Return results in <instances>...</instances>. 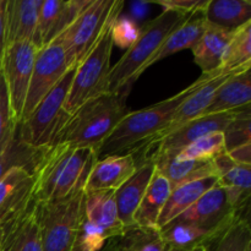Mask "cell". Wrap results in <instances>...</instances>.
Instances as JSON below:
<instances>
[{
    "instance_id": "cell-1",
    "label": "cell",
    "mask_w": 251,
    "mask_h": 251,
    "mask_svg": "<svg viewBox=\"0 0 251 251\" xmlns=\"http://www.w3.org/2000/svg\"><path fill=\"white\" fill-rule=\"evenodd\" d=\"M96 161L95 150L70 145L47 147L33 173L34 202H56L85 189Z\"/></svg>"
},
{
    "instance_id": "cell-2",
    "label": "cell",
    "mask_w": 251,
    "mask_h": 251,
    "mask_svg": "<svg viewBox=\"0 0 251 251\" xmlns=\"http://www.w3.org/2000/svg\"><path fill=\"white\" fill-rule=\"evenodd\" d=\"M127 95L107 92L83 103L70 115L51 146L70 145L97 151L120 120L130 112L125 102Z\"/></svg>"
},
{
    "instance_id": "cell-3",
    "label": "cell",
    "mask_w": 251,
    "mask_h": 251,
    "mask_svg": "<svg viewBox=\"0 0 251 251\" xmlns=\"http://www.w3.org/2000/svg\"><path fill=\"white\" fill-rule=\"evenodd\" d=\"M196 85L198 81L168 100L136 112L127 113L115 126L112 134L98 147L96 151L97 159L113 154L134 152L157 136L162 130L166 129L176 108L188 97Z\"/></svg>"
},
{
    "instance_id": "cell-4",
    "label": "cell",
    "mask_w": 251,
    "mask_h": 251,
    "mask_svg": "<svg viewBox=\"0 0 251 251\" xmlns=\"http://www.w3.org/2000/svg\"><path fill=\"white\" fill-rule=\"evenodd\" d=\"M189 16L190 15H184L173 10H163L156 19L141 27L139 39L125 51L119 61L110 68L108 77L109 92L129 93L131 85L144 73L146 64L156 54L166 37Z\"/></svg>"
},
{
    "instance_id": "cell-5",
    "label": "cell",
    "mask_w": 251,
    "mask_h": 251,
    "mask_svg": "<svg viewBox=\"0 0 251 251\" xmlns=\"http://www.w3.org/2000/svg\"><path fill=\"white\" fill-rule=\"evenodd\" d=\"M75 71L76 66L69 69L55 87L37 104L33 112L17 124L21 141L36 149H46L53 145L55 136L70 118L65 110V100Z\"/></svg>"
},
{
    "instance_id": "cell-6",
    "label": "cell",
    "mask_w": 251,
    "mask_h": 251,
    "mask_svg": "<svg viewBox=\"0 0 251 251\" xmlns=\"http://www.w3.org/2000/svg\"><path fill=\"white\" fill-rule=\"evenodd\" d=\"M123 7V0H92L55 39L64 48L71 65L77 66L87 56L109 22L122 14Z\"/></svg>"
},
{
    "instance_id": "cell-7",
    "label": "cell",
    "mask_w": 251,
    "mask_h": 251,
    "mask_svg": "<svg viewBox=\"0 0 251 251\" xmlns=\"http://www.w3.org/2000/svg\"><path fill=\"white\" fill-rule=\"evenodd\" d=\"M85 190L56 202H36L43 251H71L83 213Z\"/></svg>"
},
{
    "instance_id": "cell-8",
    "label": "cell",
    "mask_w": 251,
    "mask_h": 251,
    "mask_svg": "<svg viewBox=\"0 0 251 251\" xmlns=\"http://www.w3.org/2000/svg\"><path fill=\"white\" fill-rule=\"evenodd\" d=\"M115 19L109 22L92 50L76 66L70 91L65 100V110L70 115L91 98L109 92L108 77L112 68V25Z\"/></svg>"
},
{
    "instance_id": "cell-9",
    "label": "cell",
    "mask_w": 251,
    "mask_h": 251,
    "mask_svg": "<svg viewBox=\"0 0 251 251\" xmlns=\"http://www.w3.org/2000/svg\"><path fill=\"white\" fill-rule=\"evenodd\" d=\"M37 51L38 48L32 42L25 41L6 46L2 55L0 70L6 83L12 114L17 124L22 119Z\"/></svg>"
},
{
    "instance_id": "cell-10",
    "label": "cell",
    "mask_w": 251,
    "mask_h": 251,
    "mask_svg": "<svg viewBox=\"0 0 251 251\" xmlns=\"http://www.w3.org/2000/svg\"><path fill=\"white\" fill-rule=\"evenodd\" d=\"M73 66L59 42L54 41L48 46L38 49L25 100L21 122L33 112L37 104L55 87L56 83Z\"/></svg>"
},
{
    "instance_id": "cell-11",
    "label": "cell",
    "mask_w": 251,
    "mask_h": 251,
    "mask_svg": "<svg viewBox=\"0 0 251 251\" xmlns=\"http://www.w3.org/2000/svg\"><path fill=\"white\" fill-rule=\"evenodd\" d=\"M0 251H43L34 200L0 220Z\"/></svg>"
},
{
    "instance_id": "cell-12",
    "label": "cell",
    "mask_w": 251,
    "mask_h": 251,
    "mask_svg": "<svg viewBox=\"0 0 251 251\" xmlns=\"http://www.w3.org/2000/svg\"><path fill=\"white\" fill-rule=\"evenodd\" d=\"M237 215L228 203L225 190L217 183L172 222L190 223L205 229L223 230L234 221Z\"/></svg>"
},
{
    "instance_id": "cell-13",
    "label": "cell",
    "mask_w": 251,
    "mask_h": 251,
    "mask_svg": "<svg viewBox=\"0 0 251 251\" xmlns=\"http://www.w3.org/2000/svg\"><path fill=\"white\" fill-rule=\"evenodd\" d=\"M92 0H43L33 44L38 49L55 41Z\"/></svg>"
},
{
    "instance_id": "cell-14",
    "label": "cell",
    "mask_w": 251,
    "mask_h": 251,
    "mask_svg": "<svg viewBox=\"0 0 251 251\" xmlns=\"http://www.w3.org/2000/svg\"><path fill=\"white\" fill-rule=\"evenodd\" d=\"M228 76H216L212 75V74H210V75H201L200 78L196 80L198 81L196 87L189 93L188 97L176 108V110L174 112L173 117H172L171 122L167 125L166 129L162 130L157 136H154L150 141H157V140L168 135L169 132L180 127L181 125L186 124V123L191 122V120L196 119L199 117H202L203 113L206 112L208 105L212 102L213 95L217 91V88L222 85L223 81Z\"/></svg>"
},
{
    "instance_id": "cell-15",
    "label": "cell",
    "mask_w": 251,
    "mask_h": 251,
    "mask_svg": "<svg viewBox=\"0 0 251 251\" xmlns=\"http://www.w3.org/2000/svg\"><path fill=\"white\" fill-rule=\"evenodd\" d=\"M137 163L132 152L97 159L86 180L85 194L98 190L115 191L135 173Z\"/></svg>"
},
{
    "instance_id": "cell-16",
    "label": "cell",
    "mask_w": 251,
    "mask_h": 251,
    "mask_svg": "<svg viewBox=\"0 0 251 251\" xmlns=\"http://www.w3.org/2000/svg\"><path fill=\"white\" fill-rule=\"evenodd\" d=\"M136 163L135 173L114 191L118 216L125 229L135 226L134 215L156 172V167L151 161H140Z\"/></svg>"
},
{
    "instance_id": "cell-17",
    "label": "cell",
    "mask_w": 251,
    "mask_h": 251,
    "mask_svg": "<svg viewBox=\"0 0 251 251\" xmlns=\"http://www.w3.org/2000/svg\"><path fill=\"white\" fill-rule=\"evenodd\" d=\"M208 24V22H207ZM237 29H227L208 24L198 43L191 48L194 54V61L202 70V75L222 76L218 74V69L222 64L223 55L226 53L230 39Z\"/></svg>"
},
{
    "instance_id": "cell-18",
    "label": "cell",
    "mask_w": 251,
    "mask_h": 251,
    "mask_svg": "<svg viewBox=\"0 0 251 251\" xmlns=\"http://www.w3.org/2000/svg\"><path fill=\"white\" fill-rule=\"evenodd\" d=\"M43 0H7L6 46L16 42L33 43Z\"/></svg>"
},
{
    "instance_id": "cell-19",
    "label": "cell",
    "mask_w": 251,
    "mask_h": 251,
    "mask_svg": "<svg viewBox=\"0 0 251 251\" xmlns=\"http://www.w3.org/2000/svg\"><path fill=\"white\" fill-rule=\"evenodd\" d=\"M33 174L12 168L0 180V220L26 207L33 201Z\"/></svg>"
},
{
    "instance_id": "cell-20",
    "label": "cell",
    "mask_w": 251,
    "mask_h": 251,
    "mask_svg": "<svg viewBox=\"0 0 251 251\" xmlns=\"http://www.w3.org/2000/svg\"><path fill=\"white\" fill-rule=\"evenodd\" d=\"M83 217L102 228L109 240L120 237L125 230L118 216L114 190H98L85 194Z\"/></svg>"
},
{
    "instance_id": "cell-21",
    "label": "cell",
    "mask_w": 251,
    "mask_h": 251,
    "mask_svg": "<svg viewBox=\"0 0 251 251\" xmlns=\"http://www.w3.org/2000/svg\"><path fill=\"white\" fill-rule=\"evenodd\" d=\"M251 75L250 69L228 76L217 88L203 115L227 113L250 105Z\"/></svg>"
},
{
    "instance_id": "cell-22",
    "label": "cell",
    "mask_w": 251,
    "mask_h": 251,
    "mask_svg": "<svg viewBox=\"0 0 251 251\" xmlns=\"http://www.w3.org/2000/svg\"><path fill=\"white\" fill-rule=\"evenodd\" d=\"M207 26V21H206L201 11L190 15L185 21L178 25L166 37V39L158 48V50L156 51V54L146 64L145 70L151 65H153V64H156L157 61L166 59L167 56L173 55V54L184 50V49L193 48L198 43L199 39L201 38Z\"/></svg>"
},
{
    "instance_id": "cell-23",
    "label": "cell",
    "mask_w": 251,
    "mask_h": 251,
    "mask_svg": "<svg viewBox=\"0 0 251 251\" xmlns=\"http://www.w3.org/2000/svg\"><path fill=\"white\" fill-rule=\"evenodd\" d=\"M217 183L218 179L216 176H211V178L200 179V180L191 181V183L183 184V185L172 189L171 195L159 215L157 229H162L172 221L176 220Z\"/></svg>"
},
{
    "instance_id": "cell-24",
    "label": "cell",
    "mask_w": 251,
    "mask_h": 251,
    "mask_svg": "<svg viewBox=\"0 0 251 251\" xmlns=\"http://www.w3.org/2000/svg\"><path fill=\"white\" fill-rule=\"evenodd\" d=\"M172 193L169 181L158 172H154L146 193L134 215V225L137 227L156 228L159 215Z\"/></svg>"
},
{
    "instance_id": "cell-25",
    "label": "cell",
    "mask_w": 251,
    "mask_h": 251,
    "mask_svg": "<svg viewBox=\"0 0 251 251\" xmlns=\"http://www.w3.org/2000/svg\"><path fill=\"white\" fill-rule=\"evenodd\" d=\"M153 164L156 167V172L169 181L172 189L200 179L211 176L217 178L212 161H180L176 158H169L159 159Z\"/></svg>"
},
{
    "instance_id": "cell-26",
    "label": "cell",
    "mask_w": 251,
    "mask_h": 251,
    "mask_svg": "<svg viewBox=\"0 0 251 251\" xmlns=\"http://www.w3.org/2000/svg\"><path fill=\"white\" fill-rule=\"evenodd\" d=\"M202 14L210 25L227 29H238L251 21V1L208 0Z\"/></svg>"
},
{
    "instance_id": "cell-27",
    "label": "cell",
    "mask_w": 251,
    "mask_h": 251,
    "mask_svg": "<svg viewBox=\"0 0 251 251\" xmlns=\"http://www.w3.org/2000/svg\"><path fill=\"white\" fill-rule=\"evenodd\" d=\"M46 149H36L21 141L16 127L9 142L0 150V180L12 168H24L33 174Z\"/></svg>"
},
{
    "instance_id": "cell-28",
    "label": "cell",
    "mask_w": 251,
    "mask_h": 251,
    "mask_svg": "<svg viewBox=\"0 0 251 251\" xmlns=\"http://www.w3.org/2000/svg\"><path fill=\"white\" fill-rule=\"evenodd\" d=\"M217 179L230 207L237 213L248 210L251 193V166L234 163Z\"/></svg>"
},
{
    "instance_id": "cell-29",
    "label": "cell",
    "mask_w": 251,
    "mask_h": 251,
    "mask_svg": "<svg viewBox=\"0 0 251 251\" xmlns=\"http://www.w3.org/2000/svg\"><path fill=\"white\" fill-rule=\"evenodd\" d=\"M223 230L205 229L190 223L171 222L166 227L159 229V232L167 247L194 250L195 248L207 245Z\"/></svg>"
},
{
    "instance_id": "cell-30",
    "label": "cell",
    "mask_w": 251,
    "mask_h": 251,
    "mask_svg": "<svg viewBox=\"0 0 251 251\" xmlns=\"http://www.w3.org/2000/svg\"><path fill=\"white\" fill-rule=\"evenodd\" d=\"M251 69V21L235 31L230 39L218 74L222 76Z\"/></svg>"
},
{
    "instance_id": "cell-31",
    "label": "cell",
    "mask_w": 251,
    "mask_h": 251,
    "mask_svg": "<svg viewBox=\"0 0 251 251\" xmlns=\"http://www.w3.org/2000/svg\"><path fill=\"white\" fill-rule=\"evenodd\" d=\"M206 251H251V228L244 212L238 213L232 223L205 245Z\"/></svg>"
},
{
    "instance_id": "cell-32",
    "label": "cell",
    "mask_w": 251,
    "mask_h": 251,
    "mask_svg": "<svg viewBox=\"0 0 251 251\" xmlns=\"http://www.w3.org/2000/svg\"><path fill=\"white\" fill-rule=\"evenodd\" d=\"M117 240L123 251H164L167 247L159 229L137 226L125 229Z\"/></svg>"
},
{
    "instance_id": "cell-33",
    "label": "cell",
    "mask_w": 251,
    "mask_h": 251,
    "mask_svg": "<svg viewBox=\"0 0 251 251\" xmlns=\"http://www.w3.org/2000/svg\"><path fill=\"white\" fill-rule=\"evenodd\" d=\"M226 152L223 131H215L200 137L181 150L174 158L180 161L210 162Z\"/></svg>"
},
{
    "instance_id": "cell-34",
    "label": "cell",
    "mask_w": 251,
    "mask_h": 251,
    "mask_svg": "<svg viewBox=\"0 0 251 251\" xmlns=\"http://www.w3.org/2000/svg\"><path fill=\"white\" fill-rule=\"evenodd\" d=\"M251 114L250 105L243 108L234 117V119L226 126L223 130L225 136L226 152L243 146V145L251 144Z\"/></svg>"
},
{
    "instance_id": "cell-35",
    "label": "cell",
    "mask_w": 251,
    "mask_h": 251,
    "mask_svg": "<svg viewBox=\"0 0 251 251\" xmlns=\"http://www.w3.org/2000/svg\"><path fill=\"white\" fill-rule=\"evenodd\" d=\"M109 240L107 233L90 222L83 217H81L80 226H78L77 235H76L75 245L80 251H100Z\"/></svg>"
},
{
    "instance_id": "cell-36",
    "label": "cell",
    "mask_w": 251,
    "mask_h": 251,
    "mask_svg": "<svg viewBox=\"0 0 251 251\" xmlns=\"http://www.w3.org/2000/svg\"><path fill=\"white\" fill-rule=\"evenodd\" d=\"M16 127L17 123L12 114L6 83L0 70V150L4 149L5 145L9 142L14 132L16 131Z\"/></svg>"
},
{
    "instance_id": "cell-37",
    "label": "cell",
    "mask_w": 251,
    "mask_h": 251,
    "mask_svg": "<svg viewBox=\"0 0 251 251\" xmlns=\"http://www.w3.org/2000/svg\"><path fill=\"white\" fill-rule=\"evenodd\" d=\"M140 27L136 22L127 16H119L113 21L112 25V41L113 46L122 49H129L139 39Z\"/></svg>"
},
{
    "instance_id": "cell-38",
    "label": "cell",
    "mask_w": 251,
    "mask_h": 251,
    "mask_svg": "<svg viewBox=\"0 0 251 251\" xmlns=\"http://www.w3.org/2000/svg\"><path fill=\"white\" fill-rule=\"evenodd\" d=\"M208 0H158L156 4L161 5L163 10H173L184 15L194 12H203Z\"/></svg>"
},
{
    "instance_id": "cell-39",
    "label": "cell",
    "mask_w": 251,
    "mask_h": 251,
    "mask_svg": "<svg viewBox=\"0 0 251 251\" xmlns=\"http://www.w3.org/2000/svg\"><path fill=\"white\" fill-rule=\"evenodd\" d=\"M227 154L235 164L251 166V144L235 147V149L228 151Z\"/></svg>"
},
{
    "instance_id": "cell-40",
    "label": "cell",
    "mask_w": 251,
    "mask_h": 251,
    "mask_svg": "<svg viewBox=\"0 0 251 251\" xmlns=\"http://www.w3.org/2000/svg\"><path fill=\"white\" fill-rule=\"evenodd\" d=\"M6 4L7 0H0V66L6 48Z\"/></svg>"
},
{
    "instance_id": "cell-41",
    "label": "cell",
    "mask_w": 251,
    "mask_h": 251,
    "mask_svg": "<svg viewBox=\"0 0 251 251\" xmlns=\"http://www.w3.org/2000/svg\"><path fill=\"white\" fill-rule=\"evenodd\" d=\"M100 251H123V250L120 249L119 244H118L117 238H114V239L108 240L107 244L104 245V248H103Z\"/></svg>"
},
{
    "instance_id": "cell-42",
    "label": "cell",
    "mask_w": 251,
    "mask_h": 251,
    "mask_svg": "<svg viewBox=\"0 0 251 251\" xmlns=\"http://www.w3.org/2000/svg\"><path fill=\"white\" fill-rule=\"evenodd\" d=\"M164 251H193V250H184V249H176V248H172V247H166V250Z\"/></svg>"
},
{
    "instance_id": "cell-43",
    "label": "cell",
    "mask_w": 251,
    "mask_h": 251,
    "mask_svg": "<svg viewBox=\"0 0 251 251\" xmlns=\"http://www.w3.org/2000/svg\"><path fill=\"white\" fill-rule=\"evenodd\" d=\"M193 251H206V248L205 247H199V248H195Z\"/></svg>"
},
{
    "instance_id": "cell-44",
    "label": "cell",
    "mask_w": 251,
    "mask_h": 251,
    "mask_svg": "<svg viewBox=\"0 0 251 251\" xmlns=\"http://www.w3.org/2000/svg\"><path fill=\"white\" fill-rule=\"evenodd\" d=\"M71 251H80V250H78V248H77V247H76V245H74L73 250H71Z\"/></svg>"
}]
</instances>
